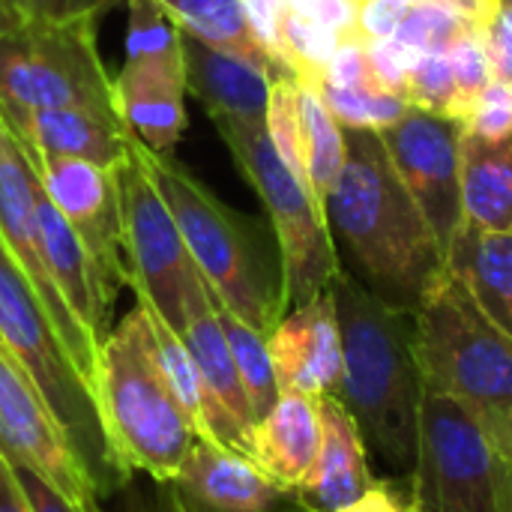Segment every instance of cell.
I'll return each mask as SVG.
<instances>
[{"mask_svg": "<svg viewBox=\"0 0 512 512\" xmlns=\"http://www.w3.org/2000/svg\"><path fill=\"white\" fill-rule=\"evenodd\" d=\"M0 351H3V342H0Z\"/></svg>", "mask_w": 512, "mask_h": 512, "instance_id": "cell-50", "label": "cell"}, {"mask_svg": "<svg viewBox=\"0 0 512 512\" xmlns=\"http://www.w3.org/2000/svg\"><path fill=\"white\" fill-rule=\"evenodd\" d=\"M300 117H303V144H306V171L315 198L324 204L327 192L342 174L348 144L345 129L321 99V93L309 84H300Z\"/></svg>", "mask_w": 512, "mask_h": 512, "instance_id": "cell-28", "label": "cell"}, {"mask_svg": "<svg viewBox=\"0 0 512 512\" xmlns=\"http://www.w3.org/2000/svg\"><path fill=\"white\" fill-rule=\"evenodd\" d=\"M21 147V144H18ZM24 159L45 189L48 201L69 222L102 273L117 285H129L123 258V222H120V183L117 168H105L87 159L45 156L24 150Z\"/></svg>", "mask_w": 512, "mask_h": 512, "instance_id": "cell-13", "label": "cell"}, {"mask_svg": "<svg viewBox=\"0 0 512 512\" xmlns=\"http://www.w3.org/2000/svg\"><path fill=\"white\" fill-rule=\"evenodd\" d=\"M321 414L318 402L300 393H282L252 432V462L282 489L297 492L318 456Z\"/></svg>", "mask_w": 512, "mask_h": 512, "instance_id": "cell-23", "label": "cell"}, {"mask_svg": "<svg viewBox=\"0 0 512 512\" xmlns=\"http://www.w3.org/2000/svg\"><path fill=\"white\" fill-rule=\"evenodd\" d=\"M162 6L177 18L183 33L219 51L237 54L273 78H288L279 69V63L267 54V48L258 42L240 0H162Z\"/></svg>", "mask_w": 512, "mask_h": 512, "instance_id": "cell-26", "label": "cell"}, {"mask_svg": "<svg viewBox=\"0 0 512 512\" xmlns=\"http://www.w3.org/2000/svg\"><path fill=\"white\" fill-rule=\"evenodd\" d=\"M501 3H504V6H510V9H512V0H501Z\"/></svg>", "mask_w": 512, "mask_h": 512, "instance_id": "cell-49", "label": "cell"}, {"mask_svg": "<svg viewBox=\"0 0 512 512\" xmlns=\"http://www.w3.org/2000/svg\"><path fill=\"white\" fill-rule=\"evenodd\" d=\"M213 303H216V297H213ZM216 315H219V324L225 330L228 348L234 354L240 381L246 387V396H249V405H252V414H255V423H258V420H264L270 414V408L282 396L279 381H276V369H273V357H270L267 336L258 333L255 327H249L246 321H240L222 303H216Z\"/></svg>", "mask_w": 512, "mask_h": 512, "instance_id": "cell-30", "label": "cell"}, {"mask_svg": "<svg viewBox=\"0 0 512 512\" xmlns=\"http://www.w3.org/2000/svg\"><path fill=\"white\" fill-rule=\"evenodd\" d=\"M183 342L192 351V357L201 369V378L207 384V393H210V405H213L210 444H219L225 450H234V453L252 459L255 414H252L246 387L240 381L234 354L228 348L225 330L219 324L213 294L204 279H201V288L189 300Z\"/></svg>", "mask_w": 512, "mask_h": 512, "instance_id": "cell-15", "label": "cell"}, {"mask_svg": "<svg viewBox=\"0 0 512 512\" xmlns=\"http://www.w3.org/2000/svg\"><path fill=\"white\" fill-rule=\"evenodd\" d=\"M342 512H411L408 510V495H405V480L396 483H375L369 495H363L357 504H351Z\"/></svg>", "mask_w": 512, "mask_h": 512, "instance_id": "cell-45", "label": "cell"}, {"mask_svg": "<svg viewBox=\"0 0 512 512\" xmlns=\"http://www.w3.org/2000/svg\"><path fill=\"white\" fill-rule=\"evenodd\" d=\"M366 42V60H369V72L378 90L405 99L408 90V69H411V57L414 48H408L402 39L396 36H384V39H363Z\"/></svg>", "mask_w": 512, "mask_h": 512, "instance_id": "cell-38", "label": "cell"}, {"mask_svg": "<svg viewBox=\"0 0 512 512\" xmlns=\"http://www.w3.org/2000/svg\"><path fill=\"white\" fill-rule=\"evenodd\" d=\"M321 444L306 483L294 492L300 512H342L375 489L366 438L336 396H321Z\"/></svg>", "mask_w": 512, "mask_h": 512, "instance_id": "cell-19", "label": "cell"}, {"mask_svg": "<svg viewBox=\"0 0 512 512\" xmlns=\"http://www.w3.org/2000/svg\"><path fill=\"white\" fill-rule=\"evenodd\" d=\"M405 102L429 114L456 120L459 96H456V78H453L447 51H414L411 69H408Z\"/></svg>", "mask_w": 512, "mask_h": 512, "instance_id": "cell-35", "label": "cell"}, {"mask_svg": "<svg viewBox=\"0 0 512 512\" xmlns=\"http://www.w3.org/2000/svg\"><path fill=\"white\" fill-rule=\"evenodd\" d=\"M282 393L336 396L342 381V330L333 294L294 306L267 336Z\"/></svg>", "mask_w": 512, "mask_h": 512, "instance_id": "cell-16", "label": "cell"}, {"mask_svg": "<svg viewBox=\"0 0 512 512\" xmlns=\"http://www.w3.org/2000/svg\"><path fill=\"white\" fill-rule=\"evenodd\" d=\"M348 156L324 216L360 282L396 309L417 312L447 273V252L399 180L378 132L345 129Z\"/></svg>", "mask_w": 512, "mask_h": 512, "instance_id": "cell-1", "label": "cell"}, {"mask_svg": "<svg viewBox=\"0 0 512 512\" xmlns=\"http://www.w3.org/2000/svg\"><path fill=\"white\" fill-rule=\"evenodd\" d=\"M0 512H33L12 465L0 456Z\"/></svg>", "mask_w": 512, "mask_h": 512, "instance_id": "cell-46", "label": "cell"}, {"mask_svg": "<svg viewBox=\"0 0 512 512\" xmlns=\"http://www.w3.org/2000/svg\"><path fill=\"white\" fill-rule=\"evenodd\" d=\"M12 471H15V477H18L33 512H102L99 501H72V498L60 495L54 486H48L39 474H33L27 468L12 465Z\"/></svg>", "mask_w": 512, "mask_h": 512, "instance_id": "cell-42", "label": "cell"}, {"mask_svg": "<svg viewBox=\"0 0 512 512\" xmlns=\"http://www.w3.org/2000/svg\"><path fill=\"white\" fill-rule=\"evenodd\" d=\"M117 504L114 512H186L174 483H156L150 480L147 486H141L135 477L114 495Z\"/></svg>", "mask_w": 512, "mask_h": 512, "instance_id": "cell-41", "label": "cell"}, {"mask_svg": "<svg viewBox=\"0 0 512 512\" xmlns=\"http://www.w3.org/2000/svg\"><path fill=\"white\" fill-rule=\"evenodd\" d=\"M378 135L390 153L399 180L429 219L444 252H450L465 222L459 165L462 123L408 105L402 120L381 129Z\"/></svg>", "mask_w": 512, "mask_h": 512, "instance_id": "cell-11", "label": "cell"}, {"mask_svg": "<svg viewBox=\"0 0 512 512\" xmlns=\"http://www.w3.org/2000/svg\"><path fill=\"white\" fill-rule=\"evenodd\" d=\"M465 27L474 24L444 3H411L396 30V39H402L414 51H447V45Z\"/></svg>", "mask_w": 512, "mask_h": 512, "instance_id": "cell-36", "label": "cell"}, {"mask_svg": "<svg viewBox=\"0 0 512 512\" xmlns=\"http://www.w3.org/2000/svg\"><path fill=\"white\" fill-rule=\"evenodd\" d=\"M324 81L333 87H375L366 60V42L360 36L342 39V45L336 48V54L324 69Z\"/></svg>", "mask_w": 512, "mask_h": 512, "instance_id": "cell-40", "label": "cell"}, {"mask_svg": "<svg viewBox=\"0 0 512 512\" xmlns=\"http://www.w3.org/2000/svg\"><path fill=\"white\" fill-rule=\"evenodd\" d=\"M447 267L483 315L512 339V231H486L465 216L447 252Z\"/></svg>", "mask_w": 512, "mask_h": 512, "instance_id": "cell-24", "label": "cell"}, {"mask_svg": "<svg viewBox=\"0 0 512 512\" xmlns=\"http://www.w3.org/2000/svg\"><path fill=\"white\" fill-rule=\"evenodd\" d=\"M0 117L24 150L105 168H117L135 141L117 114L90 108H0Z\"/></svg>", "mask_w": 512, "mask_h": 512, "instance_id": "cell-20", "label": "cell"}, {"mask_svg": "<svg viewBox=\"0 0 512 512\" xmlns=\"http://www.w3.org/2000/svg\"><path fill=\"white\" fill-rule=\"evenodd\" d=\"M414 348L426 393L465 405L512 465V339L450 267L414 312Z\"/></svg>", "mask_w": 512, "mask_h": 512, "instance_id": "cell-5", "label": "cell"}, {"mask_svg": "<svg viewBox=\"0 0 512 512\" xmlns=\"http://www.w3.org/2000/svg\"><path fill=\"white\" fill-rule=\"evenodd\" d=\"M186 512H300L294 492L273 483L252 459L198 441L171 480Z\"/></svg>", "mask_w": 512, "mask_h": 512, "instance_id": "cell-17", "label": "cell"}, {"mask_svg": "<svg viewBox=\"0 0 512 512\" xmlns=\"http://www.w3.org/2000/svg\"><path fill=\"white\" fill-rule=\"evenodd\" d=\"M18 21H21V18H18V15H15V12H12V9H9L3 0H0V39H3V36H6V33H9V30L18 24Z\"/></svg>", "mask_w": 512, "mask_h": 512, "instance_id": "cell-48", "label": "cell"}, {"mask_svg": "<svg viewBox=\"0 0 512 512\" xmlns=\"http://www.w3.org/2000/svg\"><path fill=\"white\" fill-rule=\"evenodd\" d=\"M405 495L411 512H512V465L465 405L426 393Z\"/></svg>", "mask_w": 512, "mask_h": 512, "instance_id": "cell-8", "label": "cell"}, {"mask_svg": "<svg viewBox=\"0 0 512 512\" xmlns=\"http://www.w3.org/2000/svg\"><path fill=\"white\" fill-rule=\"evenodd\" d=\"M21 21H51V24H99L117 6L129 0H3Z\"/></svg>", "mask_w": 512, "mask_h": 512, "instance_id": "cell-37", "label": "cell"}, {"mask_svg": "<svg viewBox=\"0 0 512 512\" xmlns=\"http://www.w3.org/2000/svg\"><path fill=\"white\" fill-rule=\"evenodd\" d=\"M315 90L321 93V99L327 102L333 117L342 123V129L381 132V129L399 123L402 114L408 111L405 99L390 96L378 87H333V84L321 81Z\"/></svg>", "mask_w": 512, "mask_h": 512, "instance_id": "cell-33", "label": "cell"}, {"mask_svg": "<svg viewBox=\"0 0 512 512\" xmlns=\"http://www.w3.org/2000/svg\"><path fill=\"white\" fill-rule=\"evenodd\" d=\"M36 192V213L42 228V252L51 270V279L72 309L75 321L84 327V333L102 345V339L111 333V309L120 288L102 273L96 258L87 252V246L78 240V234L69 228V222L57 213V207L48 201L45 189L33 177Z\"/></svg>", "mask_w": 512, "mask_h": 512, "instance_id": "cell-18", "label": "cell"}, {"mask_svg": "<svg viewBox=\"0 0 512 512\" xmlns=\"http://www.w3.org/2000/svg\"><path fill=\"white\" fill-rule=\"evenodd\" d=\"M465 126L489 141L512 138V84L492 78L489 87L480 93L474 114Z\"/></svg>", "mask_w": 512, "mask_h": 512, "instance_id": "cell-39", "label": "cell"}, {"mask_svg": "<svg viewBox=\"0 0 512 512\" xmlns=\"http://www.w3.org/2000/svg\"><path fill=\"white\" fill-rule=\"evenodd\" d=\"M0 342L9 360L30 378L63 435L69 438L75 456L87 468L96 495H117L132 477L117 465L93 390L81 369L75 366L63 336L39 303L33 285L12 261L6 246L0 243Z\"/></svg>", "mask_w": 512, "mask_h": 512, "instance_id": "cell-6", "label": "cell"}, {"mask_svg": "<svg viewBox=\"0 0 512 512\" xmlns=\"http://www.w3.org/2000/svg\"><path fill=\"white\" fill-rule=\"evenodd\" d=\"M144 159L216 303L258 333L270 336L285 318L288 303L282 288V264H273L261 228L219 201L171 153L159 156L144 147Z\"/></svg>", "mask_w": 512, "mask_h": 512, "instance_id": "cell-4", "label": "cell"}, {"mask_svg": "<svg viewBox=\"0 0 512 512\" xmlns=\"http://www.w3.org/2000/svg\"><path fill=\"white\" fill-rule=\"evenodd\" d=\"M282 57L288 72L309 87H318L324 81V69L330 63V57L336 54V48L342 45L339 30L297 12L294 6H282Z\"/></svg>", "mask_w": 512, "mask_h": 512, "instance_id": "cell-31", "label": "cell"}, {"mask_svg": "<svg viewBox=\"0 0 512 512\" xmlns=\"http://www.w3.org/2000/svg\"><path fill=\"white\" fill-rule=\"evenodd\" d=\"M117 114L150 153L168 156L186 132V75L123 63L114 75Z\"/></svg>", "mask_w": 512, "mask_h": 512, "instance_id": "cell-22", "label": "cell"}, {"mask_svg": "<svg viewBox=\"0 0 512 512\" xmlns=\"http://www.w3.org/2000/svg\"><path fill=\"white\" fill-rule=\"evenodd\" d=\"M483 39H486V51H489V63H492V78L495 81H507L512 84V9L510 6H498V12L492 15V21L483 27Z\"/></svg>", "mask_w": 512, "mask_h": 512, "instance_id": "cell-43", "label": "cell"}, {"mask_svg": "<svg viewBox=\"0 0 512 512\" xmlns=\"http://www.w3.org/2000/svg\"><path fill=\"white\" fill-rule=\"evenodd\" d=\"M0 108L117 114L114 75L102 63L96 24L18 21L0 39Z\"/></svg>", "mask_w": 512, "mask_h": 512, "instance_id": "cell-9", "label": "cell"}, {"mask_svg": "<svg viewBox=\"0 0 512 512\" xmlns=\"http://www.w3.org/2000/svg\"><path fill=\"white\" fill-rule=\"evenodd\" d=\"M186 57V93H192L213 123L261 126L267 123V102L273 75L255 63L219 51L189 33H183Z\"/></svg>", "mask_w": 512, "mask_h": 512, "instance_id": "cell-21", "label": "cell"}, {"mask_svg": "<svg viewBox=\"0 0 512 512\" xmlns=\"http://www.w3.org/2000/svg\"><path fill=\"white\" fill-rule=\"evenodd\" d=\"M408 6L396 0H360L357 6V36L360 39H384L396 36Z\"/></svg>", "mask_w": 512, "mask_h": 512, "instance_id": "cell-44", "label": "cell"}, {"mask_svg": "<svg viewBox=\"0 0 512 512\" xmlns=\"http://www.w3.org/2000/svg\"><path fill=\"white\" fill-rule=\"evenodd\" d=\"M90 390L117 465L135 477L171 483L198 435L156 360L147 306H135L102 339Z\"/></svg>", "mask_w": 512, "mask_h": 512, "instance_id": "cell-3", "label": "cell"}, {"mask_svg": "<svg viewBox=\"0 0 512 512\" xmlns=\"http://www.w3.org/2000/svg\"><path fill=\"white\" fill-rule=\"evenodd\" d=\"M414 3H444L450 9H456L462 18H468L474 27H486L492 21V15L498 12L501 0H414Z\"/></svg>", "mask_w": 512, "mask_h": 512, "instance_id": "cell-47", "label": "cell"}, {"mask_svg": "<svg viewBox=\"0 0 512 512\" xmlns=\"http://www.w3.org/2000/svg\"><path fill=\"white\" fill-rule=\"evenodd\" d=\"M330 294L342 330L336 399L351 411L366 444L381 459L411 471L426 396L414 348V312L390 306L345 270L333 279Z\"/></svg>", "mask_w": 512, "mask_h": 512, "instance_id": "cell-2", "label": "cell"}, {"mask_svg": "<svg viewBox=\"0 0 512 512\" xmlns=\"http://www.w3.org/2000/svg\"><path fill=\"white\" fill-rule=\"evenodd\" d=\"M117 183L129 288L183 336L186 309L192 294L201 288V273L138 141L129 144V153L117 165Z\"/></svg>", "mask_w": 512, "mask_h": 512, "instance_id": "cell-10", "label": "cell"}, {"mask_svg": "<svg viewBox=\"0 0 512 512\" xmlns=\"http://www.w3.org/2000/svg\"><path fill=\"white\" fill-rule=\"evenodd\" d=\"M267 135L288 165V171L312 192L309 171H306V144H303V117H300V87L294 78H276L267 102ZM315 195V192H312ZM318 201V198H315ZM321 204V201H318ZM324 207V204H321Z\"/></svg>", "mask_w": 512, "mask_h": 512, "instance_id": "cell-32", "label": "cell"}, {"mask_svg": "<svg viewBox=\"0 0 512 512\" xmlns=\"http://www.w3.org/2000/svg\"><path fill=\"white\" fill-rule=\"evenodd\" d=\"M0 456L39 474L72 501H99L60 423L6 351H0Z\"/></svg>", "mask_w": 512, "mask_h": 512, "instance_id": "cell-14", "label": "cell"}, {"mask_svg": "<svg viewBox=\"0 0 512 512\" xmlns=\"http://www.w3.org/2000/svg\"><path fill=\"white\" fill-rule=\"evenodd\" d=\"M459 165L465 216L486 231H512V138L489 141L462 123Z\"/></svg>", "mask_w": 512, "mask_h": 512, "instance_id": "cell-25", "label": "cell"}, {"mask_svg": "<svg viewBox=\"0 0 512 512\" xmlns=\"http://www.w3.org/2000/svg\"><path fill=\"white\" fill-rule=\"evenodd\" d=\"M447 60L456 78V120L468 123L474 114V105L480 99V93L489 87L492 81V63H489V51H486V39L480 27H465L450 45H447Z\"/></svg>", "mask_w": 512, "mask_h": 512, "instance_id": "cell-34", "label": "cell"}, {"mask_svg": "<svg viewBox=\"0 0 512 512\" xmlns=\"http://www.w3.org/2000/svg\"><path fill=\"white\" fill-rule=\"evenodd\" d=\"M0 243L12 255V261L21 267L27 282L33 285L39 303L45 306L48 318L54 321L57 333L63 336L75 366L81 375L93 378L96 354L99 345L84 333V327L75 321L72 309L60 297L45 252H42V228H39V213H36V192H33V171L9 132V126L0 117Z\"/></svg>", "mask_w": 512, "mask_h": 512, "instance_id": "cell-12", "label": "cell"}, {"mask_svg": "<svg viewBox=\"0 0 512 512\" xmlns=\"http://www.w3.org/2000/svg\"><path fill=\"white\" fill-rule=\"evenodd\" d=\"M147 312H150V324H153V345H156V360L162 366V375H165L177 405L183 408L186 420L192 423L198 441H210L213 438V405H210V393L201 378V369H198L192 351L186 348L183 336L177 330H171L150 306H147Z\"/></svg>", "mask_w": 512, "mask_h": 512, "instance_id": "cell-27", "label": "cell"}, {"mask_svg": "<svg viewBox=\"0 0 512 512\" xmlns=\"http://www.w3.org/2000/svg\"><path fill=\"white\" fill-rule=\"evenodd\" d=\"M126 60L135 66H156L186 75L183 30L162 0H129L126 3Z\"/></svg>", "mask_w": 512, "mask_h": 512, "instance_id": "cell-29", "label": "cell"}, {"mask_svg": "<svg viewBox=\"0 0 512 512\" xmlns=\"http://www.w3.org/2000/svg\"><path fill=\"white\" fill-rule=\"evenodd\" d=\"M213 126L222 135L225 147L231 150L240 174L258 192L267 210L276 237V252L282 261L285 303L294 309L327 294L333 279L342 273V264L324 207L279 159L264 123L261 126L213 123Z\"/></svg>", "mask_w": 512, "mask_h": 512, "instance_id": "cell-7", "label": "cell"}]
</instances>
